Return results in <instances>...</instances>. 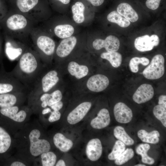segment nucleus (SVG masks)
Here are the masks:
<instances>
[{"instance_id": "f257e3e1", "label": "nucleus", "mask_w": 166, "mask_h": 166, "mask_svg": "<svg viewBox=\"0 0 166 166\" xmlns=\"http://www.w3.org/2000/svg\"><path fill=\"white\" fill-rule=\"evenodd\" d=\"M39 125L37 122L26 124L15 133L14 145L18 158L28 163L34 162L42 154L51 148L49 142L42 137Z\"/></svg>"}, {"instance_id": "f03ea898", "label": "nucleus", "mask_w": 166, "mask_h": 166, "mask_svg": "<svg viewBox=\"0 0 166 166\" xmlns=\"http://www.w3.org/2000/svg\"><path fill=\"white\" fill-rule=\"evenodd\" d=\"M44 71V65L39 55L30 46L20 57L17 64L10 72L26 88L29 92Z\"/></svg>"}, {"instance_id": "7ed1b4c3", "label": "nucleus", "mask_w": 166, "mask_h": 166, "mask_svg": "<svg viewBox=\"0 0 166 166\" xmlns=\"http://www.w3.org/2000/svg\"><path fill=\"white\" fill-rule=\"evenodd\" d=\"M35 25L23 14L9 9L1 27L3 33L30 44V34Z\"/></svg>"}, {"instance_id": "20e7f679", "label": "nucleus", "mask_w": 166, "mask_h": 166, "mask_svg": "<svg viewBox=\"0 0 166 166\" xmlns=\"http://www.w3.org/2000/svg\"><path fill=\"white\" fill-rule=\"evenodd\" d=\"M9 9L24 15L36 24L44 20L45 7L43 0H7Z\"/></svg>"}, {"instance_id": "39448f33", "label": "nucleus", "mask_w": 166, "mask_h": 166, "mask_svg": "<svg viewBox=\"0 0 166 166\" xmlns=\"http://www.w3.org/2000/svg\"><path fill=\"white\" fill-rule=\"evenodd\" d=\"M60 80L58 73L57 70L52 69L42 72L34 83L28 94V105L42 94L51 91L58 83Z\"/></svg>"}, {"instance_id": "423d86ee", "label": "nucleus", "mask_w": 166, "mask_h": 166, "mask_svg": "<svg viewBox=\"0 0 166 166\" xmlns=\"http://www.w3.org/2000/svg\"><path fill=\"white\" fill-rule=\"evenodd\" d=\"M45 33L42 28L35 26L30 35L32 47L38 53L42 62L46 61L47 57H51L56 49L54 41Z\"/></svg>"}, {"instance_id": "0eeeda50", "label": "nucleus", "mask_w": 166, "mask_h": 166, "mask_svg": "<svg viewBox=\"0 0 166 166\" xmlns=\"http://www.w3.org/2000/svg\"><path fill=\"white\" fill-rule=\"evenodd\" d=\"M0 65V94L29 92L26 88L10 72L6 71L3 64Z\"/></svg>"}, {"instance_id": "6e6552de", "label": "nucleus", "mask_w": 166, "mask_h": 166, "mask_svg": "<svg viewBox=\"0 0 166 166\" xmlns=\"http://www.w3.org/2000/svg\"><path fill=\"white\" fill-rule=\"evenodd\" d=\"M2 33L4 43V53L11 61L18 60L28 48L31 46L27 43Z\"/></svg>"}, {"instance_id": "1a4fd4ad", "label": "nucleus", "mask_w": 166, "mask_h": 166, "mask_svg": "<svg viewBox=\"0 0 166 166\" xmlns=\"http://www.w3.org/2000/svg\"><path fill=\"white\" fill-rule=\"evenodd\" d=\"M165 71L164 59L160 54L155 55L150 64L143 70L142 73L146 78L155 80L161 77Z\"/></svg>"}, {"instance_id": "9d476101", "label": "nucleus", "mask_w": 166, "mask_h": 166, "mask_svg": "<svg viewBox=\"0 0 166 166\" xmlns=\"http://www.w3.org/2000/svg\"><path fill=\"white\" fill-rule=\"evenodd\" d=\"M28 91L0 94V108L23 105L27 100Z\"/></svg>"}, {"instance_id": "9b49d317", "label": "nucleus", "mask_w": 166, "mask_h": 166, "mask_svg": "<svg viewBox=\"0 0 166 166\" xmlns=\"http://www.w3.org/2000/svg\"><path fill=\"white\" fill-rule=\"evenodd\" d=\"M160 41L157 35L154 34L151 36L145 35L136 38L135 40L134 45L137 50L144 52L152 50L154 47L159 45Z\"/></svg>"}, {"instance_id": "f8f14e48", "label": "nucleus", "mask_w": 166, "mask_h": 166, "mask_svg": "<svg viewBox=\"0 0 166 166\" xmlns=\"http://www.w3.org/2000/svg\"><path fill=\"white\" fill-rule=\"evenodd\" d=\"M91 106V103L88 101L79 104L68 115L67 122L70 124L74 125L80 122L88 113Z\"/></svg>"}, {"instance_id": "ddd939ff", "label": "nucleus", "mask_w": 166, "mask_h": 166, "mask_svg": "<svg viewBox=\"0 0 166 166\" xmlns=\"http://www.w3.org/2000/svg\"><path fill=\"white\" fill-rule=\"evenodd\" d=\"M93 46L97 50L104 48L107 52H116L120 48V42L117 37L110 35L105 40L99 38L95 40L93 42Z\"/></svg>"}, {"instance_id": "4468645a", "label": "nucleus", "mask_w": 166, "mask_h": 166, "mask_svg": "<svg viewBox=\"0 0 166 166\" xmlns=\"http://www.w3.org/2000/svg\"><path fill=\"white\" fill-rule=\"evenodd\" d=\"M109 84V79L106 76L97 74L91 76L88 79L86 86L90 91L99 92L105 89Z\"/></svg>"}, {"instance_id": "2eb2a0df", "label": "nucleus", "mask_w": 166, "mask_h": 166, "mask_svg": "<svg viewBox=\"0 0 166 166\" xmlns=\"http://www.w3.org/2000/svg\"><path fill=\"white\" fill-rule=\"evenodd\" d=\"M154 94V89L151 85L144 84L136 89L132 96L133 100L137 103H145L151 99Z\"/></svg>"}, {"instance_id": "dca6fc26", "label": "nucleus", "mask_w": 166, "mask_h": 166, "mask_svg": "<svg viewBox=\"0 0 166 166\" xmlns=\"http://www.w3.org/2000/svg\"><path fill=\"white\" fill-rule=\"evenodd\" d=\"M116 120L121 123H127L132 119L133 114L131 109L125 104L121 102L117 103L113 109Z\"/></svg>"}, {"instance_id": "f3484780", "label": "nucleus", "mask_w": 166, "mask_h": 166, "mask_svg": "<svg viewBox=\"0 0 166 166\" xmlns=\"http://www.w3.org/2000/svg\"><path fill=\"white\" fill-rule=\"evenodd\" d=\"M102 147L100 139L96 138L90 140L86 148L85 152L87 158L90 161H95L101 157Z\"/></svg>"}, {"instance_id": "a211bd4d", "label": "nucleus", "mask_w": 166, "mask_h": 166, "mask_svg": "<svg viewBox=\"0 0 166 166\" xmlns=\"http://www.w3.org/2000/svg\"><path fill=\"white\" fill-rule=\"evenodd\" d=\"M77 39L75 36H70L62 40L57 46L55 51L57 56L63 58L68 56L75 47Z\"/></svg>"}, {"instance_id": "6ab92c4d", "label": "nucleus", "mask_w": 166, "mask_h": 166, "mask_svg": "<svg viewBox=\"0 0 166 166\" xmlns=\"http://www.w3.org/2000/svg\"><path fill=\"white\" fill-rule=\"evenodd\" d=\"M110 122V117L108 110L105 108L100 110L97 116L91 121V127L94 129H101L109 125Z\"/></svg>"}, {"instance_id": "aec40b11", "label": "nucleus", "mask_w": 166, "mask_h": 166, "mask_svg": "<svg viewBox=\"0 0 166 166\" xmlns=\"http://www.w3.org/2000/svg\"><path fill=\"white\" fill-rule=\"evenodd\" d=\"M53 141L55 146L61 152H66L72 147L73 143L62 133L57 132L53 137Z\"/></svg>"}, {"instance_id": "412c9836", "label": "nucleus", "mask_w": 166, "mask_h": 166, "mask_svg": "<svg viewBox=\"0 0 166 166\" xmlns=\"http://www.w3.org/2000/svg\"><path fill=\"white\" fill-rule=\"evenodd\" d=\"M117 11L122 16L130 22H134L139 18L138 15L136 11L129 4L122 3L117 7Z\"/></svg>"}, {"instance_id": "4be33fe9", "label": "nucleus", "mask_w": 166, "mask_h": 166, "mask_svg": "<svg viewBox=\"0 0 166 166\" xmlns=\"http://www.w3.org/2000/svg\"><path fill=\"white\" fill-rule=\"evenodd\" d=\"M68 70L69 73L77 79L86 76L88 73L89 69L86 66L80 65L74 61L70 62L68 66Z\"/></svg>"}, {"instance_id": "5701e85b", "label": "nucleus", "mask_w": 166, "mask_h": 166, "mask_svg": "<svg viewBox=\"0 0 166 166\" xmlns=\"http://www.w3.org/2000/svg\"><path fill=\"white\" fill-rule=\"evenodd\" d=\"M13 144L14 145L10 134L3 127L0 126V154L6 153L11 148Z\"/></svg>"}, {"instance_id": "b1692460", "label": "nucleus", "mask_w": 166, "mask_h": 166, "mask_svg": "<svg viewBox=\"0 0 166 166\" xmlns=\"http://www.w3.org/2000/svg\"><path fill=\"white\" fill-rule=\"evenodd\" d=\"M137 135L141 140L145 143L156 144L159 141V137L160 136L159 132L154 130L148 132L144 129L139 130L137 132Z\"/></svg>"}, {"instance_id": "393cba45", "label": "nucleus", "mask_w": 166, "mask_h": 166, "mask_svg": "<svg viewBox=\"0 0 166 166\" xmlns=\"http://www.w3.org/2000/svg\"><path fill=\"white\" fill-rule=\"evenodd\" d=\"M74 32L73 27L69 24H59L53 28V32L57 37L64 39L71 36Z\"/></svg>"}, {"instance_id": "a878e982", "label": "nucleus", "mask_w": 166, "mask_h": 166, "mask_svg": "<svg viewBox=\"0 0 166 166\" xmlns=\"http://www.w3.org/2000/svg\"><path fill=\"white\" fill-rule=\"evenodd\" d=\"M113 134L117 139L126 145H132L134 143L133 139L128 135L124 128L122 126H116L114 129Z\"/></svg>"}, {"instance_id": "bb28decb", "label": "nucleus", "mask_w": 166, "mask_h": 166, "mask_svg": "<svg viewBox=\"0 0 166 166\" xmlns=\"http://www.w3.org/2000/svg\"><path fill=\"white\" fill-rule=\"evenodd\" d=\"M101 57L109 61L114 68L119 67L122 61L121 55L116 51L103 53L101 55Z\"/></svg>"}, {"instance_id": "cd10ccee", "label": "nucleus", "mask_w": 166, "mask_h": 166, "mask_svg": "<svg viewBox=\"0 0 166 166\" xmlns=\"http://www.w3.org/2000/svg\"><path fill=\"white\" fill-rule=\"evenodd\" d=\"M71 9L74 21L77 23H82L85 20L84 4L81 2H77L73 5Z\"/></svg>"}, {"instance_id": "c85d7f7f", "label": "nucleus", "mask_w": 166, "mask_h": 166, "mask_svg": "<svg viewBox=\"0 0 166 166\" xmlns=\"http://www.w3.org/2000/svg\"><path fill=\"white\" fill-rule=\"evenodd\" d=\"M107 19L109 22L117 24L122 28L127 27L130 24V22L129 20L115 10L111 12L108 15Z\"/></svg>"}, {"instance_id": "c756f323", "label": "nucleus", "mask_w": 166, "mask_h": 166, "mask_svg": "<svg viewBox=\"0 0 166 166\" xmlns=\"http://www.w3.org/2000/svg\"><path fill=\"white\" fill-rule=\"evenodd\" d=\"M150 148V146L148 144H141L137 146L136 151L137 154L141 156L142 161L143 163L152 165L154 163V160L149 156L147 154Z\"/></svg>"}, {"instance_id": "7c9ffc66", "label": "nucleus", "mask_w": 166, "mask_h": 166, "mask_svg": "<svg viewBox=\"0 0 166 166\" xmlns=\"http://www.w3.org/2000/svg\"><path fill=\"white\" fill-rule=\"evenodd\" d=\"M37 159L40 160L41 165L53 166L56 163L57 156L54 152L49 151L42 153Z\"/></svg>"}, {"instance_id": "2f4dec72", "label": "nucleus", "mask_w": 166, "mask_h": 166, "mask_svg": "<svg viewBox=\"0 0 166 166\" xmlns=\"http://www.w3.org/2000/svg\"><path fill=\"white\" fill-rule=\"evenodd\" d=\"M149 63V60L146 57H134L130 60L129 65L130 69L132 72L136 73L139 70L138 65L139 64L146 66Z\"/></svg>"}, {"instance_id": "473e14b6", "label": "nucleus", "mask_w": 166, "mask_h": 166, "mask_svg": "<svg viewBox=\"0 0 166 166\" xmlns=\"http://www.w3.org/2000/svg\"><path fill=\"white\" fill-rule=\"evenodd\" d=\"M125 144L119 140L115 143L112 150L108 155V158L111 160H115L125 150Z\"/></svg>"}, {"instance_id": "72a5a7b5", "label": "nucleus", "mask_w": 166, "mask_h": 166, "mask_svg": "<svg viewBox=\"0 0 166 166\" xmlns=\"http://www.w3.org/2000/svg\"><path fill=\"white\" fill-rule=\"evenodd\" d=\"M134 154L132 149L127 148L115 160V163L119 165L123 164L132 159Z\"/></svg>"}, {"instance_id": "f704fd0d", "label": "nucleus", "mask_w": 166, "mask_h": 166, "mask_svg": "<svg viewBox=\"0 0 166 166\" xmlns=\"http://www.w3.org/2000/svg\"><path fill=\"white\" fill-rule=\"evenodd\" d=\"M153 112L155 117L161 121L163 125L166 127V109L159 105L155 106L153 108Z\"/></svg>"}, {"instance_id": "c9c22d12", "label": "nucleus", "mask_w": 166, "mask_h": 166, "mask_svg": "<svg viewBox=\"0 0 166 166\" xmlns=\"http://www.w3.org/2000/svg\"><path fill=\"white\" fill-rule=\"evenodd\" d=\"M62 98V93L60 90L56 89L53 90L51 92V96L48 101V107L61 101Z\"/></svg>"}, {"instance_id": "e433bc0d", "label": "nucleus", "mask_w": 166, "mask_h": 166, "mask_svg": "<svg viewBox=\"0 0 166 166\" xmlns=\"http://www.w3.org/2000/svg\"><path fill=\"white\" fill-rule=\"evenodd\" d=\"M9 10L7 0H0V29L1 23Z\"/></svg>"}, {"instance_id": "4c0bfd02", "label": "nucleus", "mask_w": 166, "mask_h": 166, "mask_svg": "<svg viewBox=\"0 0 166 166\" xmlns=\"http://www.w3.org/2000/svg\"><path fill=\"white\" fill-rule=\"evenodd\" d=\"M160 1L161 0H147L145 4L148 8L154 10L158 8Z\"/></svg>"}, {"instance_id": "58836bf2", "label": "nucleus", "mask_w": 166, "mask_h": 166, "mask_svg": "<svg viewBox=\"0 0 166 166\" xmlns=\"http://www.w3.org/2000/svg\"><path fill=\"white\" fill-rule=\"evenodd\" d=\"M48 117V121L50 123H53L58 121L61 117L59 111H52Z\"/></svg>"}, {"instance_id": "ea45409f", "label": "nucleus", "mask_w": 166, "mask_h": 166, "mask_svg": "<svg viewBox=\"0 0 166 166\" xmlns=\"http://www.w3.org/2000/svg\"><path fill=\"white\" fill-rule=\"evenodd\" d=\"M3 34L2 30L0 29V65L3 64L2 61L4 53L3 47Z\"/></svg>"}, {"instance_id": "a19ab883", "label": "nucleus", "mask_w": 166, "mask_h": 166, "mask_svg": "<svg viewBox=\"0 0 166 166\" xmlns=\"http://www.w3.org/2000/svg\"><path fill=\"white\" fill-rule=\"evenodd\" d=\"M28 163L26 161L18 158V159L13 160L10 164L11 166H26L28 165Z\"/></svg>"}, {"instance_id": "79ce46f5", "label": "nucleus", "mask_w": 166, "mask_h": 166, "mask_svg": "<svg viewBox=\"0 0 166 166\" xmlns=\"http://www.w3.org/2000/svg\"><path fill=\"white\" fill-rule=\"evenodd\" d=\"M63 105V102L60 101L52 105L49 107L53 111H59L62 108Z\"/></svg>"}, {"instance_id": "37998d69", "label": "nucleus", "mask_w": 166, "mask_h": 166, "mask_svg": "<svg viewBox=\"0 0 166 166\" xmlns=\"http://www.w3.org/2000/svg\"><path fill=\"white\" fill-rule=\"evenodd\" d=\"M158 105L166 109V96L161 95L159 96L158 98Z\"/></svg>"}, {"instance_id": "c03bdc74", "label": "nucleus", "mask_w": 166, "mask_h": 166, "mask_svg": "<svg viewBox=\"0 0 166 166\" xmlns=\"http://www.w3.org/2000/svg\"><path fill=\"white\" fill-rule=\"evenodd\" d=\"M95 6H98L102 4L104 0H86Z\"/></svg>"}, {"instance_id": "a18cd8bd", "label": "nucleus", "mask_w": 166, "mask_h": 166, "mask_svg": "<svg viewBox=\"0 0 166 166\" xmlns=\"http://www.w3.org/2000/svg\"><path fill=\"white\" fill-rule=\"evenodd\" d=\"M56 166H65L66 164L64 160L60 159L58 160L55 164Z\"/></svg>"}, {"instance_id": "49530a36", "label": "nucleus", "mask_w": 166, "mask_h": 166, "mask_svg": "<svg viewBox=\"0 0 166 166\" xmlns=\"http://www.w3.org/2000/svg\"><path fill=\"white\" fill-rule=\"evenodd\" d=\"M56 1H58L63 4H66L69 3L70 0H53Z\"/></svg>"}, {"instance_id": "de8ad7c7", "label": "nucleus", "mask_w": 166, "mask_h": 166, "mask_svg": "<svg viewBox=\"0 0 166 166\" xmlns=\"http://www.w3.org/2000/svg\"><path fill=\"white\" fill-rule=\"evenodd\" d=\"M135 166H146L145 165L141 164H138L135 165Z\"/></svg>"}]
</instances>
